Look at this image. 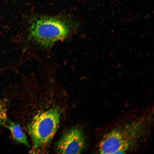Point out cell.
I'll use <instances>...</instances> for the list:
<instances>
[{
  "label": "cell",
  "mask_w": 154,
  "mask_h": 154,
  "mask_svg": "<svg viewBox=\"0 0 154 154\" xmlns=\"http://www.w3.org/2000/svg\"><path fill=\"white\" fill-rule=\"evenodd\" d=\"M6 126L10 131L13 139L17 142L29 147L27 137L19 124L10 121L6 124Z\"/></svg>",
  "instance_id": "5"
},
{
  "label": "cell",
  "mask_w": 154,
  "mask_h": 154,
  "mask_svg": "<svg viewBox=\"0 0 154 154\" xmlns=\"http://www.w3.org/2000/svg\"><path fill=\"white\" fill-rule=\"evenodd\" d=\"M151 120L145 116L113 129L100 142V153H125L133 149L147 135Z\"/></svg>",
  "instance_id": "1"
},
{
  "label": "cell",
  "mask_w": 154,
  "mask_h": 154,
  "mask_svg": "<svg viewBox=\"0 0 154 154\" xmlns=\"http://www.w3.org/2000/svg\"><path fill=\"white\" fill-rule=\"evenodd\" d=\"M7 109L5 103L0 101V127L5 123L7 120Z\"/></svg>",
  "instance_id": "6"
},
{
  "label": "cell",
  "mask_w": 154,
  "mask_h": 154,
  "mask_svg": "<svg viewBox=\"0 0 154 154\" xmlns=\"http://www.w3.org/2000/svg\"><path fill=\"white\" fill-rule=\"evenodd\" d=\"M72 24L58 17L35 16L30 19L28 38L44 48L51 47L68 35Z\"/></svg>",
  "instance_id": "2"
},
{
  "label": "cell",
  "mask_w": 154,
  "mask_h": 154,
  "mask_svg": "<svg viewBox=\"0 0 154 154\" xmlns=\"http://www.w3.org/2000/svg\"><path fill=\"white\" fill-rule=\"evenodd\" d=\"M60 118V111L56 107L41 112L33 117L27 127L34 149L41 148L51 140L58 128Z\"/></svg>",
  "instance_id": "3"
},
{
  "label": "cell",
  "mask_w": 154,
  "mask_h": 154,
  "mask_svg": "<svg viewBox=\"0 0 154 154\" xmlns=\"http://www.w3.org/2000/svg\"><path fill=\"white\" fill-rule=\"evenodd\" d=\"M4 68H0V72H1V71H2L3 70H4Z\"/></svg>",
  "instance_id": "7"
},
{
  "label": "cell",
  "mask_w": 154,
  "mask_h": 154,
  "mask_svg": "<svg viewBox=\"0 0 154 154\" xmlns=\"http://www.w3.org/2000/svg\"><path fill=\"white\" fill-rule=\"evenodd\" d=\"M86 147V141L82 130L75 127L70 129L58 141L56 150L62 154H80Z\"/></svg>",
  "instance_id": "4"
}]
</instances>
